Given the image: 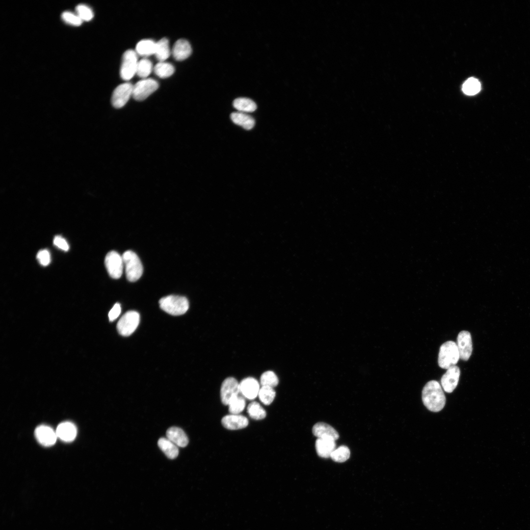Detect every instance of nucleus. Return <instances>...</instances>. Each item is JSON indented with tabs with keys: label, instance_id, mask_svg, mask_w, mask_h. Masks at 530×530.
Instances as JSON below:
<instances>
[{
	"label": "nucleus",
	"instance_id": "13",
	"mask_svg": "<svg viewBox=\"0 0 530 530\" xmlns=\"http://www.w3.org/2000/svg\"><path fill=\"white\" fill-rule=\"evenodd\" d=\"M239 389L240 394L243 397L253 400L258 396L260 388L259 383L256 379L247 377L240 382Z\"/></svg>",
	"mask_w": 530,
	"mask_h": 530
},
{
	"label": "nucleus",
	"instance_id": "20",
	"mask_svg": "<svg viewBox=\"0 0 530 530\" xmlns=\"http://www.w3.org/2000/svg\"><path fill=\"white\" fill-rule=\"evenodd\" d=\"M166 437L178 447L184 448L188 443V439L183 430L178 427H171L166 431Z\"/></svg>",
	"mask_w": 530,
	"mask_h": 530
},
{
	"label": "nucleus",
	"instance_id": "32",
	"mask_svg": "<svg viewBox=\"0 0 530 530\" xmlns=\"http://www.w3.org/2000/svg\"><path fill=\"white\" fill-rule=\"evenodd\" d=\"M152 69L153 65L151 61L147 58H144L138 61L136 74L144 79L150 74Z\"/></svg>",
	"mask_w": 530,
	"mask_h": 530
},
{
	"label": "nucleus",
	"instance_id": "9",
	"mask_svg": "<svg viewBox=\"0 0 530 530\" xmlns=\"http://www.w3.org/2000/svg\"><path fill=\"white\" fill-rule=\"evenodd\" d=\"M239 394V383L235 378L228 377L223 381L220 389V398L223 404L228 405L234 397Z\"/></svg>",
	"mask_w": 530,
	"mask_h": 530
},
{
	"label": "nucleus",
	"instance_id": "37",
	"mask_svg": "<svg viewBox=\"0 0 530 530\" xmlns=\"http://www.w3.org/2000/svg\"><path fill=\"white\" fill-rule=\"evenodd\" d=\"M53 243L55 246L63 251H67L69 250V246L67 241L60 236H55Z\"/></svg>",
	"mask_w": 530,
	"mask_h": 530
},
{
	"label": "nucleus",
	"instance_id": "16",
	"mask_svg": "<svg viewBox=\"0 0 530 530\" xmlns=\"http://www.w3.org/2000/svg\"><path fill=\"white\" fill-rule=\"evenodd\" d=\"M312 432L318 438H328L335 441L339 438V433L332 426L323 422L316 424L313 427Z\"/></svg>",
	"mask_w": 530,
	"mask_h": 530
},
{
	"label": "nucleus",
	"instance_id": "33",
	"mask_svg": "<svg viewBox=\"0 0 530 530\" xmlns=\"http://www.w3.org/2000/svg\"><path fill=\"white\" fill-rule=\"evenodd\" d=\"M260 382L262 386H268L274 388L276 386L279 382L277 376L272 371H268L264 372L260 378Z\"/></svg>",
	"mask_w": 530,
	"mask_h": 530
},
{
	"label": "nucleus",
	"instance_id": "23",
	"mask_svg": "<svg viewBox=\"0 0 530 530\" xmlns=\"http://www.w3.org/2000/svg\"><path fill=\"white\" fill-rule=\"evenodd\" d=\"M155 55L159 62L164 61L170 55L169 42L163 38L156 42Z\"/></svg>",
	"mask_w": 530,
	"mask_h": 530
},
{
	"label": "nucleus",
	"instance_id": "19",
	"mask_svg": "<svg viewBox=\"0 0 530 530\" xmlns=\"http://www.w3.org/2000/svg\"><path fill=\"white\" fill-rule=\"evenodd\" d=\"M77 428L71 422H66L59 424L56 430L57 436L65 442H71L77 435Z\"/></svg>",
	"mask_w": 530,
	"mask_h": 530
},
{
	"label": "nucleus",
	"instance_id": "10",
	"mask_svg": "<svg viewBox=\"0 0 530 530\" xmlns=\"http://www.w3.org/2000/svg\"><path fill=\"white\" fill-rule=\"evenodd\" d=\"M133 85L130 82L122 83L114 89L111 97V104L116 108L124 106L132 95Z\"/></svg>",
	"mask_w": 530,
	"mask_h": 530
},
{
	"label": "nucleus",
	"instance_id": "27",
	"mask_svg": "<svg viewBox=\"0 0 530 530\" xmlns=\"http://www.w3.org/2000/svg\"><path fill=\"white\" fill-rule=\"evenodd\" d=\"M247 411L250 417L256 420L263 419L266 415L265 410L256 401H252L249 404Z\"/></svg>",
	"mask_w": 530,
	"mask_h": 530
},
{
	"label": "nucleus",
	"instance_id": "35",
	"mask_svg": "<svg viewBox=\"0 0 530 530\" xmlns=\"http://www.w3.org/2000/svg\"><path fill=\"white\" fill-rule=\"evenodd\" d=\"M61 18L66 23L74 26H80L83 22L77 14L69 11L63 12Z\"/></svg>",
	"mask_w": 530,
	"mask_h": 530
},
{
	"label": "nucleus",
	"instance_id": "4",
	"mask_svg": "<svg viewBox=\"0 0 530 530\" xmlns=\"http://www.w3.org/2000/svg\"><path fill=\"white\" fill-rule=\"evenodd\" d=\"M122 257L127 279L131 282L138 280L143 273V266L138 256L128 250L123 253Z\"/></svg>",
	"mask_w": 530,
	"mask_h": 530
},
{
	"label": "nucleus",
	"instance_id": "24",
	"mask_svg": "<svg viewBox=\"0 0 530 530\" xmlns=\"http://www.w3.org/2000/svg\"><path fill=\"white\" fill-rule=\"evenodd\" d=\"M156 45V43L152 40H141L136 44L135 52L137 54L145 57L154 54Z\"/></svg>",
	"mask_w": 530,
	"mask_h": 530
},
{
	"label": "nucleus",
	"instance_id": "14",
	"mask_svg": "<svg viewBox=\"0 0 530 530\" xmlns=\"http://www.w3.org/2000/svg\"><path fill=\"white\" fill-rule=\"evenodd\" d=\"M35 434L38 442L44 446H52L55 443L57 437L56 432L50 427L44 425L37 427Z\"/></svg>",
	"mask_w": 530,
	"mask_h": 530
},
{
	"label": "nucleus",
	"instance_id": "29",
	"mask_svg": "<svg viewBox=\"0 0 530 530\" xmlns=\"http://www.w3.org/2000/svg\"><path fill=\"white\" fill-rule=\"evenodd\" d=\"M276 393L273 388L268 386H262L260 388L258 397L260 401L265 405H269L273 401Z\"/></svg>",
	"mask_w": 530,
	"mask_h": 530
},
{
	"label": "nucleus",
	"instance_id": "38",
	"mask_svg": "<svg viewBox=\"0 0 530 530\" xmlns=\"http://www.w3.org/2000/svg\"><path fill=\"white\" fill-rule=\"evenodd\" d=\"M121 311V309L120 304L116 303L108 313V318L109 320L112 321L115 320L120 315Z\"/></svg>",
	"mask_w": 530,
	"mask_h": 530
},
{
	"label": "nucleus",
	"instance_id": "11",
	"mask_svg": "<svg viewBox=\"0 0 530 530\" xmlns=\"http://www.w3.org/2000/svg\"><path fill=\"white\" fill-rule=\"evenodd\" d=\"M460 374V369L456 365L448 368L441 379V386L447 393H451L456 387Z\"/></svg>",
	"mask_w": 530,
	"mask_h": 530
},
{
	"label": "nucleus",
	"instance_id": "3",
	"mask_svg": "<svg viewBox=\"0 0 530 530\" xmlns=\"http://www.w3.org/2000/svg\"><path fill=\"white\" fill-rule=\"evenodd\" d=\"M459 358L458 349L454 342L449 341L441 345L438 358L440 368L447 370L451 366L455 365Z\"/></svg>",
	"mask_w": 530,
	"mask_h": 530
},
{
	"label": "nucleus",
	"instance_id": "5",
	"mask_svg": "<svg viewBox=\"0 0 530 530\" xmlns=\"http://www.w3.org/2000/svg\"><path fill=\"white\" fill-rule=\"evenodd\" d=\"M137 54L132 50H128L123 54L120 75L125 80L131 79L136 73L138 64Z\"/></svg>",
	"mask_w": 530,
	"mask_h": 530
},
{
	"label": "nucleus",
	"instance_id": "12",
	"mask_svg": "<svg viewBox=\"0 0 530 530\" xmlns=\"http://www.w3.org/2000/svg\"><path fill=\"white\" fill-rule=\"evenodd\" d=\"M456 344L460 358L464 361L468 360L473 350L472 338L470 332L465 330L460 332L457 337Z\"/></svg>",
	"mask_w": 530,
	"mask_h": 530
},
{
	"label": "nucleus",
	"instance_id": "15",
	"mask_svg": "<svg viewBox=\"0 0 530 530\" xmlns=\"http://www.w3.org/2000/svg\"><path fill=\"white\" fill-rule=\"evenodd\" d=\"M248 420L244 416L233 414L224 416L221 420L223 426L229 430H238L245 428L248 424Z\"/></svg>",
	"mask_w": 530,
	"mask_h": 530
},
{
	"label": "nucleus",
	"instance_id": "17",
	"mask_svg": "<svg viewBox=\"0 0 530 530\" xmlns=\"http://www.w3.org/2000/svg\"><path fill=\"white\" fill-rule=\"evenodd\" d=\"M192 49L189 43L185 39H179L174 44L172 53L174 58L178 61L187 58L191 53Z\"/></svg>",
	"mask_w": 530,
	"mask_h": 530
},
{
	"label": "nucleus",
	"instance_id": "6",
	"mask_svg": "<svg viewBox=\"0 0 530 530\" xmlns=\"http://www.w3.org/2000/svg\"><path fill=\"white\" fill-rule=\"evenodd\" d=\"M140 321L138 312L130 311L126 313L119 320L117 329L119 333L123 336L131 335L137 327Z\"/></svg>",
	"mask_w": 530,
	"mask_h": 530
},
{
	"label": "nucleus",
	"instance_id": "30",
	"mask_svg": "<svg viewBox=\"0 0 530 530\" xmlns=\"http://www.w3.org/2000/svg\"><path fill=\"white\" fill-rule=\"evenodd\" d=\"M350 451L346 446L342 445L336 448L330 455L331 458L336 462H344L350 457Z\"/></svg>",
	"mask_w": 530,
	"mask_h": 530
},
{
	"label": "nucleus",
	"instance_id": "34",
	"mask_svg": "<svg viewBox=\"0 0 530 530\" xmlns=\"http://www.w3.org/2000/svg\"><path fill=\"white\" fill-rule=\"evenodd\" d=\"M77 15L82 21H89L94 16L92 10L84 4H79L76 7Z\"/></svg>",
	"mask_w": 530,
	"mask_h": 530
},
{
	"label": "nucleus",
	"instance_id": "36",
	"mask_svg": "<svg viewBox=\"0 0 530 530\" xmlns=\"http://www.w3.org/2000/svg\"><path fill=\"white\" fill-rule=\"evenodd\" d=\"M36 258L39 263L43 266H47L51 262V255L49 251L47 249L39 251L37 254Z\"/></svg>",
	"mask_w": 530,
	"mask_h": 530
},
{
	"label": "nucleus",
	"instance_id": "28",
	"mask_svg": "<svg viewBox=\"0 0 530 530\" xmlns=\"http://www.w3.org/2000/svg\"><path fill=\"white\" fill-rule=\"evenodd\" d=\"M245 405V398L239 394L234 397L229 403V412L230 414H239L244 410Z\"/></svg>",
	"mask_w": 530,
	"mask_h": 530
},
{
	"label": "nucleus",
	"instance_id": "7",
	"mask_svg": "<svg viewBox=\"0 0 530 530\" xmlns=\"http://www.w3.org/2000/svg\"><path fill=\"white\" fill-rule=\"evenodd\" d=\"M159 87L158 82L152 79H144L137 82L133 86L132 97L137 101L146 99Z\"/></svg>",
	"mask_w": 530,
	"mask_h": 530
},
{
	"label": "nucleus",
	"instance_id": "8",
	"mask_svg": "<svg viewBox=\"0 0 530 530\" xmlns=\"http://www.w3.org/2000/svg\"><path fill=\"white\" fill-rule=\"evenodd\" d=\"M105 264L111 277L118 279L121 276L124 267L122 255L115 251H111L106 255Z\"/></svg>",
	"mask_w": 530,
	"mask_h": 530
},
{
	"label": "nucleus",
	"instance_id": "21",
	"mask_svg": "<svg viewBox=\"0 0 530 530\" xmlns=\"http://www.w3.org/2000/svg\"><path fill=\"white\" fill-rule=\"evenodd\" d=\"M231 119L235 124L247 130L252 129L255 124L254 119L244 112L239 111L233 112L231 114Z\"/></svg>",
	"mask_w": 530,
	"mask_h": 530
},
{
	"label": "nucleus",
	"instance_id": "22",
	"mask_svg": "<svg viewBox=\"0 0 530 530\" xmlns=\"http://www.w3.org/2000/svg\"><path fill=\"white\" fill-rule=\"evenodd\" d=\"M159 449L171 459L176 458L179 454L178 447L167 438H160L158 442Z\"/></svg>",
	"mask_w": 530,
	"mask_h": 530
},
{
	"label": "nucleus",
	"instance_id": "18",
	"mask_svg": "<svg viewBox=\"0 0 530 530\" xmlns=\"http://www.w3.org/2000/svg\"><path fill=\"white\" fill-rule=\"evenodd\" d=\"M335 441L328 438H318L315 448L318 455L322 458H328L336 449Z\"/></svg>",
	"mask_w": 530,
	"mask_h": 530
},
{
	"label": "nucleus",
	"instance_id": "26",
	"mask_svg": "<svg viewBox=\"0 0 530 530\" xmlns=\"http://www.w3.org/2000/svg\"><path fill=\"white\" fill-rule=\"evenodd\" d=\"M154 71L159 77L166 78L174 73L175 69L171 64L162 61L159 62L154 66Z\"/></svg>",
	"mask_w": 530,
	"mask_h": 530
},
{
	"label": "nucleus",
	"instance_id": "31",
	"mask_svg": "<svg viewBox=\"0 0 530 530\" xmlns=\"http://www.w3.org/2000/svg\"><path fill=\"white\" fill-rule=\"evenodd\" d=\"M481 88L479 81L474 78L466 80L462 86L463 92L468 95H473L479 92Z\"/></svg>",
	"mask_w": 530,
	"mask_h": 530
},
{
	"label": "nucleus",
	"instance_id": "25",
	"mask_svg": "<svg viewBox=\"0 0 530 530\" xmlns=\"http://www.w3.org/2000/svg\"><path fill=\"white\" fill-rule=\"evenodd\" d=\"M234 107L239 112L246 113L254 111L257 108L256 103L247 98H238L233 103Z\"/></svg>",
	"mask_w": 530,
	"mask_h": 530
},
{
	"label": "nucleus",
	"instance_id": "2",
	"mask_svg": "<svg viewBox=\"0 0 530 530\" xmlns=\"http://www.w3.org/2000/svg\"><path fill=\"white\" fill-rule=\"evenodd\" d=\"M160 308L173 316H180L186 313L189 308L187 298L178 295H168L159 301Z\"/></svg>",
	"mask_w": 530,
	"mask_h": 530
},
{
	"label": "nucleus",
	"instance_id": "1",
	"mask_svg": "<svg viewBox=\"0 0 530 530\" xmlns=\"http://www.w3.org/2000/svg\"><path fill=\"white\" fill-rule=\"evenodd\" d=\"M422 400L425 406L432 412H439L444 407L446 397L441 385L436 380L428 381L422 391Z\"/></svg>",
	"mask_w": 530,
	"mask_h": 530
}]
</instances>
